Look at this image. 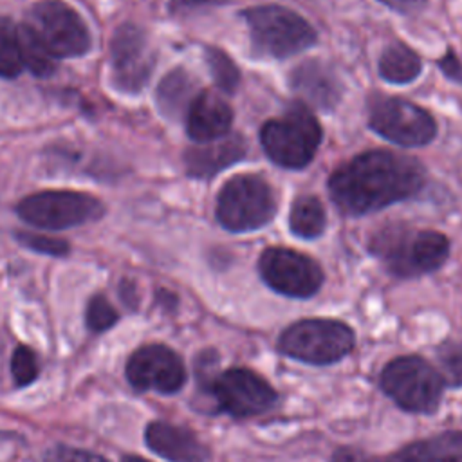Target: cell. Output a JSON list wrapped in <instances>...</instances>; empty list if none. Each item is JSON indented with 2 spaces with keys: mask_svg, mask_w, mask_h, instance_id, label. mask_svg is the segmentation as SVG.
Segmentation results:
<instances>
[{
  "mask_svg": "<svg viewBox=\"0 0 462 462\" xmlns=\"http://www.w3.org/2000/svg\"><path fill=\"white\" fill-rule=\"evenodd\" d=\"M289 85L305 101L321 110L334 108L343 94L341 81L334 69L319 60H305L292 69Z\"/></svg>",
  "mask_w": 462,
  "mask_h": 462,
  "instance_id": "e0dca14e",
  "label": "cell"
},
{
  "mask_svg": "<svg viewBox=\"0 0 462 462\" xmlns=\"http://www.w3.org/2000/svg\"><path fill=\"white\" fill-rule=\"evenodd\" d=\"M123 462H150V460H144L141 457H135V455H130V457H125Z\"/></svg>",
  "mask_w": 462,
  "mask_h": 462,
  "instance_id": "e575fe53",
  "label": "cell"
},
{
  "mask_svg": "<svg viewBox=\"0 0 462 462\" xmlns=\"http://www.w3.org/2000/svg\"><path fill=\"white\" fill-rule=\"evenodd\" d=\"M276 213V197L269 182L258 175L231 177L217 199V218L233 233L263 227Z\"/></svg>",
  "mask_w": 462,
  "mask_h": 462,
  "instance_id": "52a82bcc",
  "label": "cell"
},
{
  "mask_svg": "<svg viewBox=\"0 0 462 462\" xmlns=\"http://www.w3.org/2000/svg\"><path fill=\"white\" fill-rule=\"evenodd\" d=\"M254 52L267 58H289L316 42V31L298 13L282 5H256L242 13Z\"/></svg>",
  "mask_w": 462,
  "mask_h": 462,
  "instance_id": "277c9868",
  "label": "cell"
},
{
  "mask_svg": "<svg viewBox=\"0 0 462 462\" xmlns=\"http://www.w3.org/2000/svg\"><path fill=\"white\" fill-rule=\"evenodd\" d=\"M103 211L105 206L97 197L74 189L36 191L16 204V213L23 222L52 231L94 222Z\"/></svg>",
  "mask_w": 462,
  "mask_h": 462,
  "instance_id": "ba28073f",
  "label": "cell"
},
{
  "mask_svg": "<svg viewBox=\"0 0 462 462\" xmlns=\"http://www.w3.org/2000/svg\"><path fill=\"white\" fill-rule=\"evenodd\" d=\"M197 374L200 388L213 397L217 410L231 417L242 419L263 413L276 401L273 386L253 370L229 368L209 377L211 374L199 366Z\"/></svg>",
  "mask_w": 462,
  "mask_h": 462,
  "instance_id": "30bf717a",
  "label": "cell"
},
{
  "mask_svg": "<svg viewBox=\"0 0 462 462\" xmlns=\"http://www.w3.org/2000/svg\"><path fill=\"white\" fill-rule=\"evenodd\" d=\"M38 462H108L105 457L70 446H52L42 453Z\"/></svg>",
  "mask_w": 462,
  "mask_h": 462,
  "instance_id": "f546056e",
  "label": "cell"
},
{
  "mask_svg": "<svg viewBox=\"0 0 462 462\" xmlns=\"http://www.w3.org/2000/svg\"><path fill=\"white\" fill-rule=\"evenodd\" d=\"M38 372H40V365L34 350H31L25 345L16 346L11 356V375H13L14 386L23 388L31 384L38 377Z\"/></svg>",
  "mask_w": 462,
  "mask_h": 462,
  "instance_id": "f1b7e54d",
  "label": "cell"
},
{
  "mask_svg": "<svg viewBox=\"0 0 462 462\" xmlns=\"http://www.w3.org/2000/svg\"><path fill=\"white\" fill-rule=\"evenodd\" d=\"M354 343L356 336L348 325L310 318L287 327L278 339V350L301 363L332 365L350 354Z\"/></svg>",
  "mask_w": 462,
  "mask_h": 462,
  "instance_id": "8992f818",
  "label": "cell"
},
{
  "mask_svg": "<svg viewBox=\"0 0 462 462\" xmlns=\"http://www.w3.org/2000/svg\"><path fill=\"white\" fill-rule=\"evenodd\" d=\"M0 433H2V431H0ZM0 437H2V435H0Z\"/></svg>",
  "mask_w": 462,
  "mask_h": 462,
  "instance_id": "d590c367",
  "label": "cell"
},
{
  "mask_svg": "<svg viewBox=\"0 0 462 462\" xmlns=\"http://www.w3.org/2000/svg\"><path fill=\"white\" fill-rule=\"evenodd\" d=\"M379 2H383L384 5H388L399 13H411V11L420 9L426 0H379Z\"/></svg>",
  "mask_w": 462,
  "mask_h": 462,
  "instance_id": "d6a6232c",
  "label": "cell"
},
{
  "mask_svg": "<svg viewBox=\"0 0 462 462\" xmlns=\"http://www.w3.org/2000/svg\"><path fill=\"white\" fill-rule=\"evenodd\" d=\"M197 94V79L186 69L177 67L161 79L155 90V101L164 117L180 119L186 117Z\"/></svg>",
  "mask_w": 462,
  "mask_h": 462,
  "instance_id": "ffe728a7",
  "label": "cell"
},
{
  "mask_svg": "<svg viewBox=\"0 0 462 462\" xmlns=\"http://www.w3.org/2000/svg\"><path fill=\"white\" fill-rule=\"evenodd\" d=\"M439 67L448 78H451L455 81H462V63L451 49L439 60Z\"/></svg>",
  "mask_w": 462,
  "mask_h": 462,
  "instance_id": "1f68e13d",
  "label": "cell"
},
{
  "mask_svg": "<svg viewBox=\"0 0 462 462\" xmlns=\"http://www.w3.org/2000/svg\"><path fill=\"white\" fill-rule=\"evenodd\" d=\"M231 0H170V11L171 13H189L195 9L202 7H215V5H224Z\"/></svg>",
  "mask_w": 462,
  "mask_h": 462,
  "instance_id": "4dcf8cb0",
  "label": "cell"
},
{
  "mask_svg": "<svg viewBox=\"0 0 462 462\" xmlns=\"http://www.w3.org/2000/svg\"><path fill=\"white\" fill-rule=\"evenodd\" d=\"M245 155V143L240 135H224L211 143L188 148L184 152V166L188 175L208 179Z\"/></svg>",
  "mask_w": 462,
  "mask_h": 462,
  "instance_id": "d6986e66",
  "label": "cell"
},
{
  "mask_svg": "<svg viewBox=\"0 0 462 462\" xmlns=\"http://www.w3.org/2000/svg\"><path fill=\"white\" fill-rule=\"evenodd\" d=\"M258 271L273 291L291 298H309L323 283V271L318 262L287 247L265 249L258 260Z\"/></svg>",
  "mask_w": 462,
  "mask_h": 462,
  "instance_id": "4fadbf2b",
  "label": "cell"
},
{
  "mask_svg": "<svg viewBox=\"0 0 462 462\" xmlns=\"http://www.w3.org/2000/svg\"><path fill=\"white\" fill-rule=\"evenodd\" d=\"M368 125L384 139L408 148L424 146L437 134L430 112L401 97H374L368 108Z\"/></svg>",
  "mask_w": 462,
  "mask_h": 462,
  "instance_id": "7c38bea8",
  "label": "cell"
},
{
  "mask_svg": "<svg viewBox=\"0 0 462 462\" xmlns=\"http://www.w3.org/2000/svg\"><path fill=\"white\" fill-rule=\"evenodd\" d=\"M260 143L274 164L300 170L314 159L321 143V126L303 103H294L262 126Z\"/></svg>",
  "mask_w": 462,
  "mask_h": 462,
  "instance_id": "3957f363",
  "label": "cell"
},
{
  "mask_svg": "<svg viewBox=\"0 0 462 462\" xmlns=\"http://www.w3.org/2000/svg\"><path fill=\"white\" fill-rule=\"evenodd\" d=\"M370 251L393 276L413 278L439 269L449 254V242L439 231L392 224L372 236Z\"/></svg>",
  "mask_w": 462,
  "mask_h": 462,
  "instance_id": "7a4b0ae2",
  "label": "cell"
},
{
  "mask_svg": "<svg viewBox=\"0 0 462 462\" xmlns=\"http://www.w3.org/2000/svg\"><path fill=\"white\" fill-rule=\"evenodd\" d=\"M128 383L139 392L175 393L186 383V368L177 352L166 345H143L126 361Z\"/></svg>",
  "mask_w": 462,
  "mask_h": 462,
  "instance_id": "5bb4252c",
  "label": "cell"
},
{
  "mask_svg": "<svg viewBox=\"0 0 462 462\" xmlns=\"http://www.w3.org/2000/svg\"><path fill=\"white\" fill-rule=\"evenodd\" d=\"M157 61L146 32L135 23H121L110 40V78L114 87L125 94L141 92Z\"/></svg>",
  "mask_w": 462,
  "mask_h": 462,
  "instance_id": "8fae6325",
  "label": "cell"
},
{
  "mask_svg": "<svg viewBox=\"0 0 462 462\" xmlns=\"http://www.w3.org/2000/svg\"><path fill=\"white\" fill-rule=\"evenodd\" d=\"M52 58H78L90 51L92 36L81 14L63 0H38L23 22Z\"/></svg>",
  "mask_w": 462,
  "mask_h": 462,
  "instance_id": "5b68a950",
  "label": "cell"
},
{
  "mask_svg": "<svg viewBox=\"0 0 462 462\" xmlns=\"http://www.w3.org/2000/svg\"><path fill=\"white\" fill-rule=\"evenodd\" d=\"M14 238L23 247L49 256H67L70 251V245L63 238H56L43 233H32V231H16Z\"/></svg>",
  "mask_w": 462,
  "mask_h": 462,
  "instance_id": "83f0119b",
  "label": "cell"
},
{
  "mask_svg": "<svg viewBox=\"0 0 462 462\" xmlns=\"http://www.w3.org/2000/svg\"><path fill=\"white\" fill-rule=\"evenodd\" d=\"M25 69L18 25L0 18V78L14 79Z\"/></svg>",
  "mask_w": 462,
  "mask_h": 462,
  "instance_id": "603a6c76",
  "label": "cell"
},
{
  "mask_svg": "<svg viewBox=\"0 0 462 462\" xmlns=\"http://www.w3.org/2000/svg\"><path fill=\"white\" fill-rule=\"evenodd\" d=\"M330 462H462V433L448 431L422 439L388 457L341 448L332 455Z\"/></svg>",
  "mask_w": 462,
  "mask_h": 462,
  "instance_id": "9a60e30c",
  "label": "cell"
},
{
  "mask_svg": "<svg viewBox=\"0 0 462 462\" xmlns=\"http://www.w3.org/2000/svg\"><path fill=\"white\" fill-rule=\"evenodd\" d=\"M440 377L449 386H462V341H444L437 348Z\"/></svg>",
  "mask_w": 462,
  "mask_h": 462,
  "instance_id": "484cf974",
  "label": "cell"
},
{
  "mask_svg": "<svg viewBox=\"0 0 462 462\" xmlns=\"http://www.w3.org/2000/svg\"><path fill=\"white\" fill-rule=\"evenodd\" d=\"M233 110L215 92H199L186 112V132L195 143H211L227 135Z\"/></svg>",
  "mask_w": 462,
  "mask_h": 462,
  "instance_id": "ac0fdd59",
  "label": "cell"
},
{
  "mask_svg": "<svg viewBox=\"0 0 462 462\" xmlns=\"http://www.w3.org/2000/svg\"><path fill=\"white\" fill-rule=\"evenodd\" d=\"M20 42H22V52H23V65L29 69L34 76H49L54 70V58L47 52V49L40 43V40L32 34V31L22 23L18 25Z\"/></svg>",
  "mask_w": 462,
  "mask_h": 462,
  "instance_id": "cb8c5ba5",
  "label": "cell"
},
{
  "mask_svg": "<svg viewBox=\"0 0 462 462\" xmlns=\"http://www.w3.org/2000/svg\"><path fill=\"white\" fill-rule=\"evenodd\" d=\"M424 182L426 171L417 159L372 150L341 164L330 175L328 191L341 213L361 217L413 197Z\"/></svg>",
  "mask_w": 462,
  "mask_h": 462,
  "instance_id": "6da1fadb",
  "label": "cell"
},
{
  "mask_svg": "<svg viewBox=\"0 0 462 462\" xmlns=\"http://www.w3.org/2000/svg\"><path fill=\"white\" fill-rule=\"evenodd\" d=\"M206 63L209 67V72L217 83V87L226 92L233 94L240 83V72L235 65V61L220 49L208 47L206 49Z\"/></svg>",
  "mask_w": 462,
  "mask_h": 462,
  "instance_id": "d4e9b609",
  "label": "cell"
},
{
  "mask_svg": "<svg viewBox=\"0 0 462 462\" xmlns=\"http://www.w3.org/2000/svg\"><path fill=\"white\" fill-rule=\"evenodd\" d=\"M119 292H121V298L126 305H132V307L137 305V291H135V285L132 282L123 280V283L119 287Z\"/></svg>",
  "mask_w": 462,
  "mask_h": 462,
  "instance_id": "836d02e7",
  "label": "cell"
},
{
  "mask_svg": "<svg viewBox=\"0 0 462 462\" xmlns=\"http://www.w3.org/2000/svg\"><path fill=\"white\" fill-rule=\"evenodd\" d=\"M119 316L105 294H94L85 310V323L92 332H105L117 323Z\"/></svg>",
  "mask_w": 462,
  "mask_h": 462,
  "instance_id": "4316f807",
  "label": "cell"
},
{
  "mask_svg": "<svg viewBox=\"0 0 462 462\" xmlns=\"http://www.w3.org/2000/svg\"><path fill=\"white\" fill-rule=\"evenodd\" d=\"M420 58L404 43L388 45L379 58V74L388 83H410L420 74Z\"/></svg>",
  "mask_w": 462,
  "mask_h": 462,
  "instance_id": "44dd1931",
  "label": "cell"
},
{
  "mask_svg": "<svg viewBox=\"0 0 462 462\" xmlns=\"http://www.w3.org/2000/svg\"><path fill=\"white\" fill-rule=\"evenodd\" d=\"M381 388L397 406L413 413H431L442 399L440 374L417 356L390 361L381 372Z\"/></svg>",
  "mask_w": 462,
  "mask_h": 462,
  "instance_id": "9c48e42d",
  "label": "cell"
},
{
  "mask_svg": "<svg viewBox=\"0 0 462 462\" xmlns=\"http://www.w3.org/2000/svg\"><path fill=\"white\" fill-rule=\"evenodd\" d=\"M144 440L148 448L170 462H208L209 449L199 437L184 428L164 420H155L146 426Z\"/></svg>",
  "mask_w": 462,
  "mask_h": 462,
  "instance_id": "2e32d148",
  "label": "cell"
},
{
  "mask_svg": "<svg viewBox=\"0 0 462 462\" xmlns=\"http://www.w3.org/2000/svg\"><path fill=\"white\" fill-rule=\"evenodd\" d=\"M325 209L314 195L298 197L289 213L291 231L301 238H316L325 229Z\"/></svg>",
  "mask_w": 462,
  "mask_h": 462,
  "instance_id": "7402d4cb",
  "label": "cell"
}]
</instances>
